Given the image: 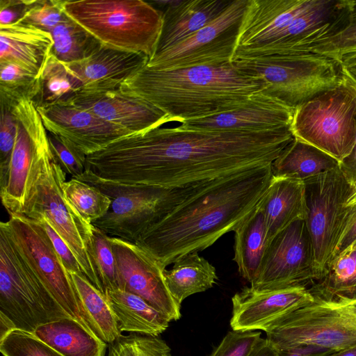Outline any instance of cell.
<instances>
[{
	"label": "cell",
	"instance_id": "obj_1",
	"mask_svg": "<svg viewBox=\"0 0 356 356\" xmlns=\"http://www.w3.org/2000/svg\"><path fill=\"white\" fill-rule=\"evenodd\" d=\"M293 138L290 128L220 131L160 127L120 138L88 155L86 169L124 184L186 188L272 164Z\"/></svg>",
	"mask_w": 356,
	"mask_h": 356
},
{
	"label": "cell",
	"instance_id": "obj_2",
	"mask_svg": "<svg viewBox=\"0 0 356 356\" xmlns=\"http://www.w3.org/2000/svg\"><path fill=\"white\" fill-rule=\"evenodd\" d=\"M271 165L197 184L134 243L163 269L205 250L234 231L257 206L273 178Z\"/></svg>",
	"mask_w": 356,
	"mask_h": 356
},
{
	"label": "cell",
	"instance_id": "obj_3",
	"mask_svg": "<svg viewBox=\"0 0 356 356\" xmlns=\"http://www.w3.org/2000/svg\"><path fill=\"white\" fill-rule=\"evenodd\" d=\"M264 88L261 81L242 72L232 62L170 70L145 66L119 87L179 122L235 108Z\"/></svg>",
	"mask_w": 356,
	"mask_h": 356
},
{
	"label": "cell",
	"instance_id": "obj_4",
	"mask_svg": "<svg viewBox=\"0 0 356 356\" xmlns=\"http://www.w3.org/2000/svg\"><path fill=\"white\" fill-rule=\"evenodd\" d=\"M64 13L102 44L149 58L154 54L163 13L143 0H64Z\"/></svg>",
	"mask_w": 356,
	"mask_h": 356
},
{
	"label": "cell",
	"instance_id": "obj_5",
	"mask_svg": "<svg viewBox=\"0 0 356 356\" xmlns=\"http://www.w3.org/2000/svg\"><path fill=\"white\" fill-rule=\"evenodd\" d=\"M232 62L261 81L264 91L293 108L344 80L337 61L313 52L242 57Z\"/></svg>",
	"mask_w": 356,
	"mask_h": 356
},
{
	"label": "cell",
	"instance_id": "obj_6",
	"mask_svg": "<svg viewBox=\"0 0 356 356\" xmlns=\"http://www.w3.org/2000/svg\"><path fill=\"white\" fill-rule=\"evenodd\" d=\"M75 178L97 187L111 200L107 213L92 225L109 236L134 243L197 185L176 188L128 185L102 179L87 169Z\"/></svg>",
	"mask_w": 356,
	"mask_h": 356
},
{
	"label": "cell",
	"instance_id": "obj_7",
	"mask_svg": "<svg viewBox=\"0 0 356 356\" xmlns=\"http://www.w3.org/2000/svg\"><path fill=\"white\" fill-rule=\"evenodd\" d=\"M290 129L295 138L340 163L356 140V87L344 78L339 85L299 105Z\"/></svg>",
	"mask_w": 356,
	"mask_h": 356
},
{
	"label": "cell",
	"instance_id": "obj_8",
	"mask_svg": "<svg viewBox=\"0 0 356 356\" xmlns=\"http://www.w3.org/2000/svg\"><path fill=\"white\" fill-rule=\"evenodd\" d=\"M11 111L17 135L7 177L0 184V196L9 215H24L54 158L34 102L21 99L12 104Z\"/></svg>",
	"mask_w": 356,
	"mask_h": 356
},
{
	"label": "cell",
	"instance_id": "obj_9",
	"mask_svg": "<svg viewBox=\"0 0 356 356\" xmlns=\"http://www.w3.org/2000/svg\"><path fill=\"white\" fill-rule=\"evenodd\" d=\"M265 332L279 351L303 346L339 351L356 346V316L339 298L315 297L277 318Z\"/></svg>",
	"mask_w": 356,
	"mask_h": 356
},
{
	"label": "cell",
	"instance_id": "obj_10",
	"mask_svg": "<svg viewBox=\"0 0 356 356\" xmlns=\"http://www.w3.org/2000/svg\"><path fill=\"white\" fill-rule=\"evenodd\" d=\"M0 313L8 317L16 329L31 333L41 325L70 318L40 281L1 225Z\"/></svg>",
	"mask_w": 356,
	"mask_h": 356
},
{
	"label": "cell",
	"instance_id": "obj_11",
	"mask_svg": "<svg viewBox=\"0 0 356 356\" xmlns=\"http://www.w3.org/2000/svg\"><path fill=\"white\" fill-rule=\"evenodd\" d=\"M0 225L60 307L96 335L83 310L71 275L40 223L23 214H10L8 220Z\"/></svg>",
	"mask_w": 356,
	"mask_h": 356
},
{
	"label": "cell",
	"instance_id": "obj_12",
	"mask_svg": "<svg viewBox=\"0 0 356 356\" xmlns=\"http://www.w3.org/2000/svg\"><path fill=\"white\" fill-rule=\"evenodd\" d=\"M65 181L66 173L54 159L41 177L36 195L24 215L44 216L76 257L83 275L104 293L92 256L95 227L64 196L62 184Z\"/></svg>",
	"mask_w": 356,
	"mask_h": 356
},
{
	"label": "cell",
	"instance_id": "obj_13",
	"mask_svg": "<svg viewBox=\"0 0 356 356\" xmlns=\"http://www.w3.org/2000/svg\"><path fill=\"white\" fill-rule=\"evenodd\" d=\"M303 182L307 207L305 221L312 242L316 270L321 280L332 258L347 209L346 205L355 188L345 178L339 166Z\"/></svg>",
	"mask_w": 356,
	"mask_h": 356
},
{
	"label": "cell",
	"instance_id": "obj_14",
	"mask_svg": "<svg viewBox=\"0 0 356 356\" xmlns=\"http://www.w3.org/2000/svg\"><path fill=\"white\" fill-rule=\"evenodd\" d=\"M318 280L306 221L298 220L268 241L250 287L257 291L307 287Z\"/></svg>",
	"mask_w": 356,
	"mask_h": 356
},
{
	"label": "cell",
	"instance_id": "obj_15",
	"mask_svg": "<svg viewBox=\"0 0 356 356\" xmlns=\"http://www.w3.org/2000/svg\"><path fill=\"white\" fill-rule=\"evenodd\" d=\"M248 0H234L216 19L177 45L150 57L145 65L170 70L232 62Z\"/></svg>",
	"mask_w": 356,
	"mask_h": 356
},
{
	"label": "cell",
	"instance_id": "obj_16",
	"mask_svg": "<svg viewBox=\"0 0 356 356\" xmlns=\"http://www.w3.org/2000/svg\"><path fill=\"white\" fill-rule=\"evenodd\" d=\"M110 240L115 259L118 289L140 296L170 321L179 319L181 307L168 289L165 269L135 243L111 236Z\"/></svg>",
	"mask_w": 356,
	"mask_h": 356
},
{
	"label": "cell",
	"instance_id": "obj_17",
	"mask_svg": "<svg viewBox=\"0 0 356 356\" xmlns=\"http://www.w3.org/2000/svg\"><path fill=\"white\" fill-rule=\"evenodd\" d=\"M37 110L48 133L58 136L86 156L132 134L69 102L37 106Z\"/></svg>",
	"mask_w": 356,
	"mask_h": 356
},
{
	"label": "cell",
	"instance_id": "obj_18",
	"mask_svg": "<svg viewBox=\"0 0 356 356\" xmlns=\"http://www.w3.org/2000/svg\"><path fill=\"white\" fill-rule=\"evenodd\" d=\"M295 108L262 90L243 104L220 113L184 120L183 127L195 130L263 131L290 128Z\"/></svg>",
	"mask_w": 356,
	"mask_h": 356
},
{
	"label": "cell",
	"instance_id": "obj_19",
	"mask_svg": "<svg viewBox=\"0 0 356 356\" xmlns=\"http://www.w3.org/2000/svg\"><path fill=\"white\" fill-rule=\"evenodd\" d=\"M314 300L306 286L266 291L245 287L232 298L230 325L233 330L265 332L280 317Z\"/></svg>",
	"mask_w": 356,
	"mask_h": 356
},
{
	"label": "cell",
	"instance_id": "obj_20",
	"mask_svg": "<svg viewBox=\"0 0 356 356\" xmlns=\"http://www.w3.org/2000/svg\"><path fill=\"white\" fill-rule=\"evenodd\" d=\"M120 127L131 134L144 132L175 122L170 115L138 97L119 88L101 92L76 94L67 102Z\"/></svg>",
	"mask_w": 356,
	"mask_h": 356
},
{
	"label": "cell",
	"instance_id": "obj_21",
	"mask_svg": "<svg viewBox=\"0 0 356 356\" xmlns=\"http://www.w3.org/2000/svg\"><path fill=\"white\" fill-rule=\"evenodd\" d=\"M148 59L144 54L100 44L83 60L60 62L75 83L76 94H90L119 88L127 79L145 67Z\"/></svg>",
	"mask_w": 356,
	"mask_h": 356
},
{
	"label": "cell",
	"instance_id": "obj_22",
	"mask_svg": "<svg viewBox=\"0 0 356 356\" xmlns=\"http://www.w3.org/2000/svg\"><path fill=\"white\" fill-rule=\"evenodd\" d=\"M317 0H248L232 60L268 44Z\"/></svg>",
	"mask_w": 356,
	"mask_h": 356
},
{
	"label": "cell",
	"instance_id": "obj_23",
	"mask_svg": "<svg viewBox=\"0 0 356 356\" xmlns=\"http://www.w3.org/2000/svg\"><path fill=\"white\" fill-rule=\"evenodd\" d=\"M341 6L342 0H317L314 6L298 16L268 44L242 57L308 53L313 44L330 33Z\"/></svg>",
	"mask_w": 356,
	"mask_h": 356
},
{
	"label": "cell",
	"instance_id": "obj_24",
	"mask_svg": "<svg viewBox=\"0 0 356 356\" xmlns=\"http://www.w3.org/2000/svg\"><path fill=\"white\" fill-rule=\"evenodd\" d=\"M54 46L50 32L17 21L0 25V62L14 63L38 76Z\"/></svg>",
	"mask_w": 356,
	"mask_h": 356
},
{
	"label": "cell",
	"instance_id": "obj_25",
	"mask_svg": "<svg viewBox=\"0 0 356 356\" xmlns=\"http://www.w3.org/2000/svg\"><path fill=\"white\" fill-rule=\"evenodd\" d=\"M232 1L181 0L165 8L162 12L163 26L154 54L164 51L191 36L220 15Z\"/></svg>",
	"mask_w": 356,
	"mask_h": 356
},
{
	"label": "cell",
	"instance_id": "obj_26",
	"mask_svg": "<svg viewBox=\"0 0 356 356\" xmlns=\"http://www.w3.org/2000/svg\"><path fill=\"white\" fill-rule=\"evenodd\" d=\"M263 213L268 241L298 220H305L307 207L302 181L273 177L257 204Z\"/></svg>",
	"mask_w": 356,
	"mask_h": 356
},
{
	"label": "cell",
	"instance_id": "obj_27",
	"mask_svg": "<svg viewBox=\"0 0 356 356\" xmlns=\"http://www.w3.org/2000/svg\"><path fill=\"white\" fill-rule=\"evenodd\" d=\"M106 296L121 332L159 336L169 326L162 313L137 295L118 289Z\"/></svg>",
	"mask_w": 356,
	"mask_h": 356
},
{
	"label": "cell",
	"instance_id": "obj_28",
	"mask_svg": "<svg viewBox=\"0 0 356 356\" xmlns=\"http://www.w3.org/2000/svg\"><path fill=\"white\" fill-rule=\"evenodd\" d=\"M33 334L62 356H106L108 346L70 318L41 325Z\"/></svg>",
	"mask_w": 356,
	"mask_h": 356
},
{
	"label": "cell",
	"instance_id": "obj_29",
	"mask_svg": "<svg viewBox=\"0 0 356 356\" xmlns=\"http://www.w3.org/2000/svg\"><path fill=\"white\" fill-rule=\"evenodd\" d=\"M339 166L330 155L295 138L271 165L273 177L302 181Z\"/></svg>",
	"mask_w": 356,
	"mask_h": 356
},
{
	"label": "cell",
	"instance_id": "obj_30",
	"mask_svg": "<svg viewBox=\"0 0 356 356\" xmlns=\"http://www.w3.org/2000/svg\"><path fill=\"white\" fill-rule=\"evenodd\" d=\"M234 232L233 260L240 275L251 283L257 274L268 243L264 216L258 206Z\"/></svg>",
	"mask_w": 356,
	"mask_h": 356
},
{
	"label": "cell",
	"instance_id": "obj_31",
	"mask_svg": "<svg viewBox=\"0 0 356 356\" xmlns=\"http://www.w3.org/2000/svg\"><path fill=\"white\" fill-rule=\"evenodd\" d=\"M168 289L181 307L188 296L207 291L216 283V268L197 252L188 254L174 263L170 270H164Z\"/></svg>",
	"mask_w": 356,
	"mask_h": 356
},
{
	"label": "cell",
	"instance_id": "obj_32",
	"mask_svg": "<svg viewBox=\"0 0 356 356\" xmlns=\"http://www.w3.org/2000/svg\"><path fill=\"white\" fill-rule=\"evenodd\" d=\"M70 273V272H69ZM83 310L96 335L108 345L122 332L104 293L81 273H70Z\"/></svg>",
	"mask_w": 356,
	"mask_h": 356
},
{
	"label": "cell",
	"instance_id": "obj_33",
	"mask_svg": "<svg viewBox=\"0 0 356 356\" xmlns=\"http://www.w3.org/2000/svg\"><path fill=\"white\" fill-rule=\"evenodd\" d=\"M309 289L315 297L323 299L356 297V248L333 258L323 277Z\"/></svg>",
	"mask_w": 356,
	"mask_h": 356
},
{
	"label": "cell",
	"instance_id": "obj_34",
	"mask_svg": "<svg viewBox=\"0 0 356 356\" xmlns=\"http://www.w3.org/2000/svg\"><path fill=\"white\" fill-rule=\"evenodd\" d=\"M50 33L54 40L51 54L63 63L83 60L101 44L66 15Z\"/></svg>",
	"mask_w": 356,
	"mask_h": 356
},
{
	"label": "cell",
	"instance_id": "obj_35",
	"mask_svg": "<svg viewBox=\"0 0 356 356\" xmlns=\"http://www.w3.org/2000/svg\"><path fill=\"white\" fill-rule=\"evenodd\" d=\"M356 47V0H342V7L329 35L313 44L308 52L331 58L336 61L344 53Z\"/></svg>",
	"mask_w": 356,
	"mask_h": 356
},
{
	"label": "cell",
	"instance_id": "obj_36",
	"mask_svg": "<svg viewBox=\"0 0 356 356\" xmlns=\"http://www.w3.org/2000/svg\"><path fill=\"white\" fill-rule=\"evenodd\" d=\"M40 92V76L11 62H0V102L12 106L26 99L35 102Z\"/></svg>",
	"mask_w": 356,
	"mask_h": 356
},
{
	"label": "cell",
	"instance_id": "obj_37",
	"mask_svg": "<svg viewBox=\"0 0 356 356\" xmlns=\"http://www.w3.org/2000/svg\"><path fill=\"white\" fill-rule=\"evenodd\" d=\"M40 92L36 107L67 102L76 93V86L63 64L51 53L40 76Z\"/></svg>",
	"mask_w": 356,
	"mask_h": 356
},
{
	"label": "cell",
	"instance_id": "obj_38",
	"mask_svg": "<svg viewBox=\"0 0 356 356\" xmlns=\"http://www.w3.org/2000/svg\"><path fill=\"white\" fill-rule=\"evenodd\" d=\"M62 190L67 201L92 224L108 211L111 198L97 187L76 178L65 181Z\"/></svg>",
	"mask_w": 356,
	"mask_h": 356
},
{
	"label": "cell",
	"instance_id": "obj_39",
	"mask_svg": "<svg viewBox=\"0 0 356 356\" xmlns=\"http://www.w3.org/2000/svg\"><path fill=\"white\" fill-rule=\"evenodd\" d=\"M107 356H171L170 348L159 336L122 334L108 344Z\"/></svg>",
	"mask_w": 356,
	"mask_h": 356
},
{
	"label": "cell",
	"instance_id": "obj_40",
	"mask_svg": "<svg viewBox=\"0 0 356 356\" xmlns=\"http://www.w3.org/2000/svg\"><path fill=\"white\" fill-rule=\"evenodd\" d=\"M3 356H62L33 333L15 329L0 340Z\"/></svg>",
	"mask_w": 356,
	"mask_h": 356
},
{
	"label": "cell",
	"instance_id": "obj_41",
	"mask_svg": "<svg viewBox=\"0 0 356 356\" xmlns=\"http://www.w3.org/2000/svg\"><path fill=\"white\" fill-rule=\"evenodd\" d=\"M92 256L105 295L108 291L118 289L115 259L110 236L96 227L93 229Z\"/></svg>",
	"mask_w": 356,
	"mask_h": 356
},
{
	"label": "cell",
	"instance_id": "obj_42",
	"mask_svg": "<svg viewBox=\"0 0 356 356\" xmlns=\"http://www.w3.org/2000/svg\"><path fill=\"white\" fill-rule=\"evenodd\" d=\"M63 2L64 0H29L19 21L50 32L65 17Z\"/></svg>",
	"mask_w": 356,
	"mask_h": 356
},
{
	"label": "cell",
	"instance_id": "obj_43",
	"mask_svg": "<svg viewBox=\"0 0 356 356\" xmlns=\"http://www.w3.org/2000/svg\"><path fill=\"white\" fill-rule=\"evenodd\" d=\"M261 339L260 332L232 330L209 356H250Z\"/></svg>",
	"mask_w": 356,
	"mask_h": 356
},
{
	"label": "cell",
	"instance_id": "obj_44",
	"mask_svg": "<svg viewBox=\"0 0 356 356\" xmlns=\"http://www.w3.org/2000/svg\"><path fill=\"white\" fill-rule=\"evenodd\" d=\"M48 140L55 161L66 175L75 178L84 172L86 155L53 134L48 133Z\"/></svg>",
	"mask_w": 356,
	"mask_h": 356
},
{
	"label": "cell",
	"instance_id": "obj_45",
	"mask_svg": "<svg viewBox=\"0 0 356 356\" xmlns=\"http://www.w3.org/2000/svg\"><path fill=\"white\" fill-rule=\"evenodd\" d=\"M17 135V123L11 106L1 103L0 121V184L6 177Z\"/></svg>",
	"mask_w": 356,
	"mask_h": 356
},
{
	"label": "cell",
	"instance_id": "obj_46",
	"mask_svg": "<svg viewBox=\"0 0 356 356\" xmlns=\"http://www.w3.org/2000/svg\"><path fill=\"white\" fill-rule=\"evenodd\" d=\"M27 217L35 220L40 223L50 238L55 251L62 260L67 270L70 273H82L80 264L76 257L48 220L40 214H33Z\"/></svg>",
	"mask_w": 356,
	"mask_h": 356
},
{
	"label": "cell",
	"instance_id": "obj_47",
	"mask_svg": "<svg viewBox=\"0 0 356 356\" xmlns=\"http://www.w3.org/2000/svg\"><path fill=\"white\" fill-rule=\"evenodd\" d=\"M355 241L356 204L347 207L332 259L343 252Z\"/></svg>",
	"mask_w": 356,
	"mask_h": 356
},
{
	"label": "cell",
	"instance_id": "obj_48",
	"mask_svg": "<svg viewBox=\"0 0 356 356\" xmlns=\"http://www.w3.org/2000/svg\"><path fill=\"white\" fill-rule=\"evenodd\" d=\"M29 0H1L0 25H9L24 15Z\"/></svg>",
	"mask_w": 356,
	"mask_h": 356
},
{
	"label": "cell",
	"instance_id": "obj_49",
	"mask_svg": "<svg viewBox=\"0 0 356 356\" xmlns=\"http://www.w3.org/2000/svg\"><path fill=\"white\" fill-rule=\"evenodd\" d=\"M337 62L343 76L356 87V47L343 54Z\"/></svg>",
	"mask_w": 356,
	"mask_h": 356
},
{
	"label": "cell",
	"instance_id": "obj_50",
	"mask_svg": "<svg viewBox=\"0 0 356 356\" xmlns=\"http://www.w3.org/2000/svg\"><path fill=\"white\" fill-rule=\"evenodd\" d=\"M339 168L348 183L356 188V140L351 153L339 163Z\"/></svg>",
	"mask_w": 356,
	"mask_h": 356
},
{
	"label": "cell",
	"instance_id": "obj_51",
	"mask_svg": "<svg viewBox=\"0 0 356 356\" xmlns=\"http://www.w3.org/2000/svg\"><path fill=\"white\" fill-rule=\"evenodd\" d=\"M280 352L282 356H325L333 353L330 350L313 346H298Z\"/></svg>",
	"mask_w": 356,
	"mask_h": 356
},
{
	"label": "cell",
	"instance_id": "obj_52",
	"mask_svg": "<svg viewBox=\"0 0 356 356\" xmlns=\"http://www.w3.org/2000/svg\"><path fill=\"white\" fill-rule=\"evenodd\" d=\"M250 356H282L280 352L266 338L261 339Z\"/></svg>",
	"mask_w": 356,
	"mask_h": 356
},
{
	"label": "cell",
	"instance_id": "obj_53",
	"mask_svg": "<svg viewBox=\"0 0 356 356\" xmlns=\"http://www.w3.org/2000/svg\"><path fill=\"white\" fill-rule=\"evenodd\" d=\"M15 329V326L13 322L4 314L0 313V340L10 332Z\"/></svg>",
	"mask_w": 356,
	"mask_h": 356
},
{
	"label": "cell",
	"instance_id": "obj_54",
	"mask_svg": "<svg viewBox=\"0 0 356 356\" xmlns=\"http://www.w3.org/2000/svg\"><path fill=\"white\" fill-rule=\"evenodd\" d=\"M325 356H356V346L331 353Z\"/></svg>",
	"mask_w": 356,
	"mask_h": 356
},
{
	"label": "cell",
	"instance_id": "obj_55",
	"mask_svg": "<svg viewBox=\"0 0 356 356\" xmlns=\"http://www.w3.org/2000/svg\"><path fill=\"white\" fill-rule=\"evenodd\" d=\"M336 298H341L345 303L348 306L350 310L355 314L356 316V297L354 298H348V297H343L339 296Z\"/></svg>",
	"mask_w": 356,
	"mask_h": 356
},
{
	"label": "cell",
	"instance_id": "obj_56",
	"mask_svg": "<svg viewBox=\"0 0 356 356\" xmlns=\"http://www.w3.org/2000/svg\"><path fill=\"white\" fill-rule=\"evenodd\" d=\"M356 204V188H355L352 195L348 198L346 207H350Z\"/></svg>",
	"mask_w": 356,
	"mask_h": 356
},
{
	"label": "cell",
	"instance_id": "obj_57",
	"mask_svg": "<svg viewBox=\"0 0 356 356\" xmlns=\"http://www.w3.org/2000/svg\"><path fill=\"white\" fill-rule=\"evenodd\" d=\"M356 248V241L348 249Z\"/></svg>",
	"mask_w": 356,
	"mask_h": 356
}]
</instances>
